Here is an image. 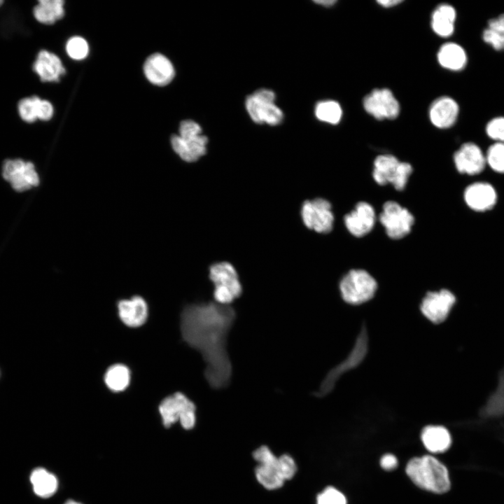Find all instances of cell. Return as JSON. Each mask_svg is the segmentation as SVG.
<instances>
[{"mask_svg": "<svg viewBox=\"0 0 504 504\" xmlns=\"http://www.w3.org/2000/svg\"><path fill=\"white\" fill-rule=\"evenodd\" d=\"M314 2L318 4L324 6H331L336 3V1H335V0H321V1H315Z\"/></svg>", "mask_w": 504, "mask_h": 504, "instance_id": "41", "label": "cell"}, {"mask_svg": "<svg viewBox=\"0 0 504 504\" xmlns=\"http://www.w3.org/2000/svg\"><path fill=\"white\" fill-rule=\"evenodd\" d=\"M236 316L232 307L214 302L188 304L181 314L182 338L202 354L206 363L204 377L214 389L227 386L231 379L226 344Z\"/></svg>", "mask_w": 504, "mask_h": 504, "instance_id": "1", "label": "cell"}, {"mask_svg": "<svg viewBox=\"0 0 504 504\" xmlns=\"http://www.w3.org/2000/svg\"><path fill=\"white\" fill-rule=\"evenodd\" d=\"M255 475L258 482L268 490L279 489L285 482L278 471L277 465H258Z\"/></svg>", "mask_w": 504, "mask_h": 504, "instance_id": "29", "label": "cell"}, {"mask_svg": "<svg viewBox=\"0 0 504 504\" xmlns=\"http://www.w3.org/2000/svg\"><path fill=\"white\" fill-rule=\"evenodd\" d=\"M146 78L153 84L164 86L174 78L175 71L170 60L160 53L150 55L144 65Z\"/></svg>", "mask_w": 504, "mask_h": 504, "instance_id": "17", "label": "cell"}, {"mask_svg": "<svg viewBox=\"0 0 504 504\" xmlns=\"http://www.w3.org/2000/svg\"><path fill=\"white\" fill-rule=\"evenodd\" d=\"M486 135L498 143H504V116L490 120L485 127Z\"/></svg>", "mask_w": 504, "mask_h": 504, "instance_id": "34", "label": "cell"}, {"mask_svg": "<svg viewBox=\"0 0 504 504\" xmlns=\"http://www.w3.org/2000/svg\"><path fill=\"white\" fill-rule=\"evenodd\" d=\"M64 504H80V503L74 501V500H69L66 503H65Z\"/></svg>", "mask_w": 504, "mask_h": 504, "instance_id": "42", "label": "cell"}, {"mask_svg": "<svg viewBox=\"0 0 504 504\" xmlns=\"http://www.w3.org/2000/svg\"><path fill=\"white\" fill-rule=\"evenodd\" d=\"M483 41L496 50H504V14L490 19L482 31Z\"/></svg>", "mask_w": 504, "mask_h": 504, "instance_id": "27", "label": "cell"}, {"mask_svg": "<svg viewBox=\"0 0 504 504\" xmlns=\"http://www.w3.org/2000/svg\"><path fill=\"white\" fill-rule=\"evenodd\" d=\"M402 1L401 0H381L377 1V3L380 4L381 6L384 7H391L396 6L400 3H402Z\"/></svg>", "mask_w": 504, "mask_h": 504, "instance_id": "40", "label": "cell"}, {"mask_svg": "<svg viewBox=\"0 0 504 504\" xmlns=\"http://www.w3.org/2000/svg\"><path fill=\"white\" fill-rule=\"evenodd\" d=\"M377 288L376 280L367 271L354 269L349 271L340 283L343 300L351 304H360L370 300Z\"/></svg>", "mask_w": 504, "mask_h": 504, "instance_id": "5", "label": "cell"}, {"mask_svg": "<svg viewBox=\"0 0 504 504\" xmlns=\"http://www.w3.org/2000/svg\"><path fill=\"white\" fill-rule=\"evenodd\" d=\"M315 115L321 121L337 124L342 118V110L340 104L335 101H323L316 104Z\"/></svg>", "mask_w": 504, "mask_h": 504, "instance_id": "30", "label": "cell"}, {"mask_svg": "<svg viewBox=\"0 0 504 504\" xmlns=\"http://www.w3.org/2000/svg\"><path fill=\"white\" fill-rule=\"evenodd\" d=\"M40 98L36 96L26 97L18 103V111L22 120L32 122L38 118Z\"/></svg>", "mask_w": 504, "mask_h": 504, "instance_id": "32", "label": "cell"}, {"mask_svg": "<svg viewBox=\"0 0 504 504\" xmlns=\"http://www.w3.org/2000/svg\"><path fill=\"white\" fill-rule=\"evenodd\" d=\"M253 458L258 461V465L276 466L278 458L271 451L267 446H261L253 453Z\"/></svg>", "mask_w": 504, "mask_h": 504, "instance_id": "37", "label": "cell"}, {"mask_svg": "<svg viewBox=\"0 0 504 504\" xmlns=\"http://www.w3.org/2000/svg\"><path fill=\"white\" fill-rule=\"evenodd\" d=\"M467 205L477 211H485L491 209L496 202L497 195L494 188L485 182L470 184L464 192Z\"/></svg>", "mask_w": 504, "mask_h": 504, "instance_id": "19", "label": "cell"}, {"mask_svg": "<svg viewBox=\"0 0 504 504\" xmlns=\"http://www.w3.org/2000/svg\"><path fill=\"white\" fill-rule=\"evenodd\" d=\"M62 0H41L34 8L36 19L43 24H52L64 16Z\"/></svg>", "mask_w": 504, "mask_h": 504, "instance_id": "26", "label": "cell"}, {"mask_svg": "<svg viewBox=\"0 0 504 504\" xmlns=\"http://www.w3.org/2000/svg\"><path fill=\"white\" fill-rule=\"evenodd\" d=\"M413 169L405 162H400L390 154L378 155L374 161L372 177L381 186L391 183L396 190H403Z\"/></svg>", "mask_w": 504, "mask_h": 504, "instance_id": "4", "label": "cell"}, {"mask_svg": "<svg viewBox=\"0 0 504 504\" xmlns=\"http://www.w3.org/2000/svg\"><path fill=\"white\" fill-rule=\"evenodd\" d=\"M159 412L164 427L169 428L179 421L184 429H192L196 423V406L181 392L167 396L159 405Z\"/></svg>", "mask_w": 504, "mask_h": 504, "instance_id": "6", "label": "cell"}, {"mask_svg": "<svg viewBox=\"0 0 504 504\" xmlns=\"http://www.w3.org/2000/svg\"><path fill=\"white\" fill-rule=\"evenodd\" d=\"M275 94L267 89H261L248 96L246 108L251 118L256 123L271 125L279 124L284 118L281 109L274 104Z\"/></svg>", "mask_w": 504, "mask_h": 504, "instance_id": "7", "label": "cell"}, {"mask_svg": "<svg viewBox=\"0 0 504 504\" xmlns=\"http://www.w3.org/2000/svg\"><path fill=\"white\" fill-rule=\"evenodd\" d=\"M363 107L374 118L394 119L400 113V105L393 92L386 88L374 89L363 99Z\"/></svg>", "mask_w": 504, "mask_h": 504, "instance_id": "12", "label": "cell"}, {"mask_svg": "<svg viewBox=\"0 0 504 504\" xmlns=\"http://www.w3.org/2000/svg\"><path fill=\"white\" fill-rule=\"evenodd\" d=\"M3 1L0 0V6L2 4Z\"/></svg>", "mask_w": 504, "mask_h": 504, "instance_id": "43", "label": "cell"}, {"mask_svg": "<svg viewBox=\"0 0 504 504\" xmlns=\"http://www.w3.org/2000/svg\"><path fill=\"white\" fill-rule=\"evenodd\" d=\"M421 438L425 447L432 453H442L447 451L451 444V438L447 428L440 426H428L421 432Z\"/></svg>", "mask_w": 504, "mask_h": 504, "instance_id": "24", "label": "cell"}, {"mask_svg": "<svg viewBox=\"0 0 504 504\" xmlns=\"http://www.w3.org/2000/svg\"><path fill=\"white\" fill-rule=\"evenodd\" d=\"M66 50L71 58L76 60H81L88 56L89 46L85 38L76 36L68 40L66 45Z\"/></svg>", "mask_w": 504, "mask_h": 504, "instance_id": "33", "label": "cell"}, {"mask_svg": "<svg viewBox=\"0 0 504 504\" xmlns=\"http://www.w3.org/2000/svg\"><path fill=\"white\" fill-rule=\"evenodd\" d=\"M456 18V12L452 6L447 4L438 6L431 16L433 31L441 37L450 36L454 31Z\"/></svg>", "mask_w": 504, "mask_h": 504, "instance_id": "23", "label": "cell"}, {"mask_svg": "<svg viewBox=\"0 0 504 504\" xmlns=\"http://www.w3.org/2000/svg\"><path fill=\"white\" fill-rule=\"evenodd\" d=\"M428 113L430 122L434 126L446 129L456 122L459 114V106L453 98L443 96L431 104Z\"/></svg>", "mask_w": 504, "mask_h": 504, "instance_id": "18", "label": "cell"}, {"mask_svg": "<svg viewBox=\"0 0 504 504\" xmlns=\"http://www.w3.org/2000/svg\"><path fill=\"white\" fill-rule=\"evenodd\" d=\"M456 169L462 174L474 175L480 173L486 163L485 155L475 144H463L454 155Z\"/></svg>", "mask_w": 504, "mask_h": 504, "instance_id": "15", "label": "cell"}, {"mask_svg": "<svg viewBox=\"0 0 504 504\" xmlns=\"http://www.w3.org/2000/svg\"><path fill=\"white\" fill-rule=\"evenodd\" d=\"M301 217L304 225L318 233H328L333 227L334 216L330 203L323 198L303 202Z\"/></svg>", "mask_w": 504, "mask_h": 504, "instance_id": "10", "label": "cell"}, {"mask_svg": "<svg viewBox=\"0 0 504 504\" xmlns=\"http://www.w3.org/2000/svg\"><path fill=\"white\" fill-rule=\"evenodd\" d=\"M34 70L44 82L58 81L65 73L60 59L47 50L39 52L34 64Z\"/></svg>", "mask_w": 504, "mask_h": 504, "instance_id": "21", "label": "cell"}, {"mask_svg": "<svg viewBox=\"0 0 504 504\" xmlns=\"http://www.w3.org/2000/svg\"><path fill=\"white\" fill-rule=\"evenodd\" d=\"M380 465L386 470H392L398 465L397 458L393 454H386L382 457Z\"/></svg>", "mask_w": 504, "mask_h": 504, "instance_id": "39", "label": "cell"}, {"mask_svg": "<svg viewBox=\"0 0 504 504\" xmlns=\"http://www.w3.org/2000/svg\"><path fill=\"white\" fill-rule=\"evenodd\" d=\"M456 302L454 295L447 289L428 292L421 304V311L433 323H440L448 316Z\"/></svg>", "mask_w": 504, "mask_h": 504, "instance_id": "13", "label": "cell"}, {"mask_svg": "<svg viewBox=\"0 0 504 504\" xmlns=\"http://www.w3.org/2000/svg\"><path fill=\"white\" fill-rule=\"evenodd\" d=\"M30 482L35 494L44 498L52 496L58 486L55 475L42 468H36L31 472Z\"/></svg>", "mask_w": 504, "mask_h": 504, "instance_id": "25", "label": "cell"}, {"mask_svg": "<svg viewBox=\"0 0 504 504\" xmlns=\"http://www.w3.org/2000/svg\"><path fill=\"white\" fill-rule=\"evenodd\" d=\"M379 220L392 239H400L407 235L414 223V217L410 211L395 201L384 204Z\"/></svg>", "mask_w": 504, "mask_h": 504, "instance_id": "8", "label": "cell"}, {"mask_svg": "<svg viewBox=\"0 0 504 504\" xmlns=\"http://www.w3.org/2000/svg\"><path fill=\"white\" fill-rule=\"evenodd\" d=\"M406 473L419 488L436 493L448 491L451 486L445 465L436 458L426 455L412 458L407 464Z\"/></svg>", "mask_w": 504, "mask_h": 504, "instance_id": "2", "label": "cell"}, {"mask_svg": "<svg viewBox=\"0 0 504 504\" xmlns=\"http://www.w3.org/2000/svg\"><path fill=\"white\" fill-rule=\"evenodd\" d=\"M277 469L283 479L286 481L294 477L297 471V466L290 456L283 454L278 458Z\"/></svg>", "mask_w": 504, "mask_h": 504, "instance_id": "36", "label": "cell"}, {"mask_svg": "<svg viewBox=\"0 0 504 504\" xmlns=\"http://www.w3.org/2000/svg\"><path fill=\"white\" fill-rule=\"evenodd\" d=\"M368 350V334L363 327L349 356L338 365L335 366L327 374L320 385L318 391L314 393L317 397H323L329 393L334 388L340 377L348 370L356 368L363 360Z\"/></svg>", "mask_w": 504, "mask_h": 504, "instance_id": "9", "label": "cell"}, {"mask_svg": "<svg viewBox=\"0 0 504 504\" xmlns=\"http://www.w3.org/2000/svg\"><path fill=\"white\" fill-rule=\"evenodd\" d=\"M438 60L443 68L458 71L465 67L468 57L465 50L461 46L454 42H448L440 48L438 52Z\"/></svg>", "mask_w": 504, "mask_h": 504, "instance_id": "22", "label": "cell"}, {"mask_svg": "<svg viewBox=\"0 0 504 504\" xmlns=\"http://www.w3.org/2000/svg\"><path fill=\"white\" fill-rule=\"evenodd\" d=\"M104 382L107 387L112 391H124L130 382V372L127 366L122 364L111 365L104 375Z\"/></svg>", "mask_w": 504, "mask_h": 504, "instance_id": "28", "label": "cell"}, {"mask_svg": "<svg viewBox=\"0 0 504 504\" xmlns=\"http://www.w3.org/2000/svg\"><path fill=\"white\" fill-rule=\"evenodd\" d=\"M375 220L374 209L366 202H358L354 209L344 217L346 229L356 237L368 234L374 227Z\"/></svg>", "mask_w": 504, "mask_h": 504, "instance_id": "14", "label": "cell"}, {"mask_svg": "<svg viewBox=\"0 0 504 504\" xmlns=\"http://www.w3.org/2000/svg\"><path fill=\"white\" fill-rule=\"evenodd\" d=\"M208 139L202 134L189 135H173L171 144L174 150L186 162L197 160L206 152Z\"/></svg>", "mask_w": 504, "mask_h": 504, "instance_id": "16", "label": "cell"}, {"mask_svg": "<svg viewBox=\"0 0 504 504\" xmlns=\"http://www.w3.org/2000/svg\"><path fill=\"white\" fill-rule=\"evenodd\" d=\"M486 163L495 172L504 173V143L495 142L487 150Z\"/></svg>", "mask_w": 504, "mask_h": 504, "instance_id": "31", "label": "cell"}, {"mask_svg": "<svg viewBox=\"0 0 504 504\" xmlns=\"http://www.w3.org/2000/svg\"><path fill=\"white\" fill-rule=\"evenodd\" d=\"M316 504H347L345 496L340 491L328 486L316 498Z\"/></svg>", "mask_w": 504, "mask_h": 504, "instance_id": "35", "label": "cell"}, {"mask_svg": "<svg viewBox=\"0 0 504 504\" xmlns=\"http://www.w3.org/2000/svg\"><path fill=\"white\" fill-rule=\"evenodd\" d=\"M53 114V107L47 100L40 99L38 104V118L42 120H50Z\"/></svg>", "mask_w": 504, "mask_h": 504, "instance_id": "38", "label": "cell"}, {"mask_svg": "<svg viewBox=\"0 0 504 504\" xmlns=\"http://www.w3.org/2000/svg\"><path fill=\"white\" fill-rule=\"evenodd\" d=\"M2 175L17 191L27 190L39 183L34 164L21 159L6 160L3 164Z\"/></svg>", "mask_w": 504, "mask_h": 504, "instance_id": "11", "label": "cell"}, {"mask_svg": "<svg viewBox=\"0 0 504 504\" xmlns=\"http://www.w3.org/2000/svg\"><path fill=\"white\" fill-rule=\"evenodd\" d=\"M118 309L120 320L129 327H139L147 319L148 306L141 297L134 296L130 300H120Z\"/></svg>", "mask_w": 504, "mask_h": 504, "instance_id": "20", "label": "cell"}, {"mask_svg": "<svg viewBox=\"0 0 504 504\" xmlns=\"http://www.w3.org/2000/svg\"><path fill=\"white\" fill-rule=\"evenodd\" d=\"M209 276L214 285L213 295L217 303L229 304L241 295L242 286L235 268L230 263L213 264L209 267Z\"/></svg>", "mask_w": 504, "mask_h": 504, "instance_id": "3", "label": "cell"}]
</instances>
